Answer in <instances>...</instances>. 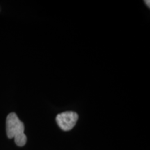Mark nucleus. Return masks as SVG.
Wrapping results in <instances>:
<instances>
[{
  "label": "nucleus",
  "instance_id": "f257e3e1",
  "mask_svg": "<svg viewBox=\"0 0 150 150\" xmlns=\"http://www.w3.org/2000/svg\"><path fill=\"white\" fill-rule=\"evenodd\" d=\"M6 134L8 138H14L19 147H23L27 143V136L24 134V125L15 112H11L6 117Z\"/></svg>",
  "mask_w": 150,
  "mask_h": 150
},
{
  "label": "nucleus",
  "instance_id": "f03ea898",
  "mask_svg": "<svg viewBox=\"0 0 150 150\" xmlns=\"http://www.w3.org/2000/svg\"><path fill=\"white\" fill-rule=\"evenodd\" d=\"M79 119V115L74 111H66L58 114L56 117L57 125L63 131H70L74 128Z\"/></svg>",
  "mask_w": 150,
  "mask_h": 150
},
{
  "label": "nucleus",
  "instance_id": "7ed1b4c3",
  "mask_svg": "<svg viewBox=\"0 0 150 150\" xmlns=\"http://www.w3.org/2000/svg\"><path fill=\"white\" fill-rule=\"evenodd\" d=\"M145 2L146 4L148 6V8H149V7H150V4H149L150 3V1H149V0H147H147H145Z\"/></svg>",
  "mask_w": 150,
  "mask_h": 150
}]
</instances>
